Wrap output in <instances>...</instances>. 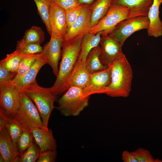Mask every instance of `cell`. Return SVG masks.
Returning a JSON list of instances; mask_svg holds the SVG:
<instances>
[{"label":"cell","instance_id":"cell-38","mask_svg":"<svg viewBox=\"0 0 162 162\" xmlns=\"http://www.w3.org/2000/svg\"><path fill=\"white\" fill-rule=\"evenodd\" d=\"M96 0H80L81 4L92 5Z\"/></svg>","mask_w":162,"mask_h":162},{"label":"cell","instance_id":"cell-25","mask_svg":"<svg viewBox=\"0 0 162 162\" xmlns=\"http://www.w3.org/2000/svg\"><path fill=\"white\" fill-rule=\"evenodd\" d=\"M40 53L25 55L21 62L16 74L11 82H15L24 76L31 68Z\"/></svg>","mask_w":162,"mask_h":162},{"label":"cell","instance_id":"cell-17","mask_svg":"<svg viewBox=\"0 0 162 162\" xmlns=\"http://www.w3.org/2000/svg\"><path fill=\"white\" fill-rule=\"evenodd\" d=\"M0 153L4 162H17L20 157L5 128L0 131Z\"/></svg>","mask_w":162,"mask_h":162},{"label":"cell","instance_id":"cell-5","mask_svg":"<svg viewBox=\"0 0 162 162\" xmlns=\"http://www.w3.org/2000/svg\"><path fill=\"white\" fill-rule=\"evenodd\" d=\"M24 129L39 128L48 129L44 125L36 105L24 92L20 94V106L14 117Z\"/></svg>","mask_w":162,"mask_h":162},{"label":"cell","instance_id":"cell-11","mask_svg":"<svg viewBox=\"0 0 162 162\" xmlns=\"http://www.w3.org/2000/svg\"><path fill=\"white\" fill-rule=\"evenodd\" d=\"M111 80V66L90 74L89 80L87 86L83 89L87 96L94 94H103L105 88L110 84Z\"/></svg>","mask_w":162,"mask_h":162},{"label":"cell","instance_id":"cell-28","mask_svg":"<svg viewBox=\"0 0 162 162\" xmlns=\"http://www.w3.org/2000/svg\"><path fill=\"white\" fill-rule=\"evenodd\" d=\"M16 49L24 55H31L41 53L43 47L40 44L26 42L22 38L17 41Z\"/></svg>","mask_w":162,"mask_h":162},{"label":"cell","instance_id":"cell-4","mask_svg":"<svg viewBox=\"0 0 162 162\" xmlns=\"http://www.w3.org/2000/svg\"><path fill=\"white\" fill-rule=\"evenodd\" d=\"M89 97L85 95L83 89L71 87L58 100L56 108L64 116H78L88 106Z\"/></svg>","mask_w":162,"mask_h":162},{"label":"cell","instance_id":"cell-2","mask_svg":"<svg viewBox=\"0 0 162 162\" xmlns=\"http://www.w3.org/2000/svg\"><path fill=\"white\" fill-rule=\"evenodd\" d=\"M82 37L62 46V59L58 74L53 85L48 88L51 92L56 97L66 92L68 80L80 53Z\"/></svg>","mask_w":162,"mask_h":162},{"label":"cell","instance_id":"cell-18","mask_svg":"<svg viewBox=\"0 0 162 162\" xmlns=\"http://www.w3.org/2000/svg\"><path fill=\"white\" fill-rule=\"evenodd\" d=\"M34 140L39 146L40 152L49 150H56L57 145L52 130L39 128L30 129Z\"/></svg>","mask_w":162,"mask_h":162},{"label":"cell","instance_id":"cell-26","mask_svg":"<svg viewBox=\"0 0 162 162\" xmlns=\"http://www.w3.org/2000/svg\"><path fill=\"white\" fill-rule=\"evenodd\" d=\"M5 128L13 143L16 147L17 142L21 135L23 128L14 117H9L7 119Z\"/></svg>","mask_w":162,"mask_h":162},{"label":"cell","instance_id":"cell-7","mask_svg":"<svg viewBox=\"0 0 162 162\" xmlns=\"http://www.w3.org/2000/svg\"><path fill=\"white\" fill-rule=\"evenodd\" d=\"M149 21L148 16L128 18L121 21L108 34L122 46L127 39L136 32L147 29Z\"/></svg>","mask_w":162,"mask_h":162},{"label":"cell","instance_id":"cell-16","mask_svg":"<svg viewBox=\"0 0 162 162\" xmlns=\"http://www.w3.org/2000/svg\"><path fill=\"white\" fill-rule=\"evenodd\" d=\"M153 0H113L112 4L127 7L129 18L148 16Z\"/></svg>","mask_w":162,"mask_h":162},{"label":"cell","instance_id":"cell-30","mask_svg":"<svg viewBox=\"0 0 162 162\" xmlns=\"http://www.w3.org/2000/svg\"><path fill=\"white\" fill-rule=\"evenodd\" d=\"M34 138L31 131L23 129L21 135L17 144L16 148L20 156L22 154L34 141Z\"/></svg>","mask_w":162,"mask_h":162},{"label":"cell","instance_id":"cell-3","mask_svg":"<svg viewBox=\"0 0 162 162\" xmlns=\"http://www.w3.org/2000/svg\"><path fill=\"white\" fill-rule=\"evenodd\" d=\"M22 92H24L34 103L44 125L48 129L49 119L55 108L54 104L56 97L51 92L48 88L40 86L36 81L26 87Z\"/></svg>","mask_w":162,"mask_h":162},{"label":"cell","instance_id":"cell-14","mask_svg":"<svg viewBox=\"0 0 162 162\" xmlns=\"http://www.w3.org/2000/svg\"><path fill=\"white\" fill-rule=\"evenodd\" d=\"M47 64V56L43 50L31 68L22 77L14 82H10L21 92L26 87L34 82L40 69Z\"/></svg>","mask_w":162,"mask_h":162},{"label":"cell","instance_id":"cell-35","mask_svg":"<svg viewBox=\"0 0 162 162\" xmlns=\"http://www.w3.org/2000/svg\"><path fill=\"white\" fill-rule=\"evenodd\" d=\"M53 2L65 10L76 7L80 4V0H52Z\"/></svg>","mask_w":162,"mask_h":162},{"label":"cell","instance_id":"cell-31","mask_svg":"<svg viewBox=\"0 0 162 162\" xmlns=\"http://www.w3.org/2000/svg\"><path fill=\"white\" fill-rule=\"evenodd\" d=\"M138 162H161L162 160L154 158L147 149L139 148L132 152Z\"/></svg>","mask_w":162,"mask_h":162},{"label":"cell","instance_id":"cell-36","mask_svg":"<svg viewBox=\"0 0 162 162\" xmlns=\"http://www.w3.org/2000/svg\"><path fill=\"white\" fill-rule=\"evenodd\" d=\"M122 158L124 162H138L132 152H130L127 150L122 152Z\"/></svg>","mask_w":162,"mask_h":162},{"label":"cell","instance_id":"cell-12","mask_svg":"<svg viewBox=\"0 0 162 162\" xmlns=\"http://www.w3.org/2000/svg\"><path fill=\"white\" fill-rule=\"evenodd\" d=\"M50 37L59 38L63 41L68 30L65 10L53 2L50 12Z\"/></svg>","mask_w":162,"mask_h":162},{"label":"cell","instance_id":"cell-8","mask_svg":"<svg viewBox=\"0 0 162 162\" xmlns=\"http://www.w3.org/2000/svg\"><path fill=\"white\" fill-rule=\"evenodd\" d=\"M91 5L84 4L83 9L75 22L67 31L62 46L82 37L91 28Z\"/></svg>","mask_w":162,"mask_h":162},{"label":"cell","instance_id":"cell-23","mask_svg":"<svg viewBox=\"0 0 162 162\" xmlns=\"http://www.w3.org/2000/svg\"><path fill=\"white\" fill-rule=\"evenodd\" d=\"M24 54L16 49L11 53L8 54L0 62V65L14 73L18 70Z\"/></svg>","mask_w":162,"mask_h":162},{"label":"cell","instance_id":"cell-21","mask_svg":"<svg viewBox=\"0 0 162 162\" xmlns=\"http://www.w3.org/2000/svg\"><path fill=\"white\" fill-rule=\"evenodd\" d=\"M113 0H96L92 5L91 28L95 26L106 14Z\"/></svg>","mask_w":162,"mask_h":162},{"label":"cell","instance_id":"cell-24","mask_svg":"<svg viewBox=\"0 0 162 162\" xmlns=\"http://www.w3.org/2000/svg\"><path fill=\"white\" fill-rule=\"evenodd\" d=\"M37 7L38 13L45 24L48 33L51 35L50 15L52 0H33Z\"/></svg>","mask_w":162,"mask_h":162},{"label":"cell","instance_id":"cell-34","mask_svg":"<svg viewBox=\"0 0 162 162\" xmlns=\"http://www.w3.org/2000/svg\"><path fill=\"white\" fill-rule=\"evenodd\" d=\"M57 152L56 150H49L40 152L37 162H54L56 160Z\"/></svg>","mask_w":162,"mask_h":162},{"label":"cell","instance_id":"cell-13","mask_svg":"<svg viewBox=\"0 0 162 162\" xmlns=\"http://www.w3.org/2000/svg\"><path fill=\"white\" fill-rule=\"evenodd\" d=\"M63 40L59 38L51 37L50 41L43 47V51L47 58V64L52 68L54 74H58V62L60 59Z\"/></svg>","mask_w":162,"mask_h":162},{"label":"cell","instance_id":"cell-29","mask_svg":"<svg viewBox=\"0 0 162 162\" xmlns=\"http://www.w3.org/2000/svg\"><path fill=\"white\" fill-rule=\"evenodd\" d=\"M40 152V148L34 141L19 157L17 162H35L38 159Z\"/></svg>","mask_w":162,"mask_h":162},{"label":"cell","instance_id":"cell-15","mask_svg":"<svg viewBox=\"0 0 162 162\" xmlns=\"http://www.w3.org/2000/svg\"><path fill=\"white\" fill-rule=\"evenodd\" d=\"M90 76L85 62L77 60L68 80L66 91L71 87L83 89L88 83Z\"/></svg>","mask_w":162,"mask_h":162},{"label":"cell","instance_id":"cell-9","mask_svg":"<svg viewBox=\"0 0 162 162\" xmlns=\"http://www.w3.org/2000/svg\"><path fill=\"white\" fill-rule=\"evenodd\" d=\"M99 45L100 60L102 64L107 67L111 65L123 53L122 46L108 34H102Z\"/></svg>","mask_w":162,"mask_h":162},{"label":"cell","instance_id":"cell-10","mask_svg":"<svg viewBox=\"0 0 162 162\" xmlns=\"http://www.w3.org/2000/svg\"><path fill=\"white\" fill-rule=\"evenodd\" d=\"M20 93L11 83L0 90V107L9 117H14L19 108Z\"/></svg>","mask_w":162,"mask_h":162},{"label":"cell","instance_id":"cell-20","mask_svg":"<svg viewBox=\"0 0 162 162\" xmlns=\"http://www.w3.org/2000/svg\"><path fill=\"white\" fill-rule=\"evenodd\" d=\"M103 31L93 34L89 32L82 37L80 53L78 60L85 62L86 57L90 51L99 45Z\"/></svg>","mask_w":162,"mask_h":162},{"label":"cell","instance_id":"cell-19","mask_svg":"<svg viewBox=\"0 0 162 162\" xmlns=\"http://www.w3.org/2000/svg\"><path fill=\"white\" fill-rule=\"evenodd\" d=\"M162 0H153L148 16L149 23L147 29L149 36L157 38L162 35V22L159 17V8Z\"/></svg>","mask_w":162,"mask_h":162},{"label":"cell","instance_id":"cell-27","mask_svg":"<svg viewBox=\"0 0 162 162\" xmlns=\"http://www.w3.org/2000/svg\"><path fill=\"white\" fill-rule=\"evenodd\" d=\"M22 38L26 42L40 44L45 40V34L40 27L33 26L25 31Z\"/></svg>","mask_w":162,"mask_h":162},{"label":"cell","instance_id":"cell-39","mask_svg":"<svg viewBox=\"0 0 162 162\" xmlns=\"http://www.w3.org/2000/svg\"><path fill=\"white\" fill-rule=\"evenodd\" d=\"M0 162H4V159L2 155L0 154Z\"/></svg>","mask_w":162,"mask_h":162},{"label":"cell","instance_id":"cell-37","mask_svg":"<svg viewBox=\"0 0 162 162\" xmlns=\"http://www.w3.org/2000/svg\"><path fill=\"white\" fill-rule=\"evenodd\" d=\"M9 116L1 107L0 108V131L5 127L7 119Z\"/></svg>","mask_w":162,"mask_h":162},{"label":"cell","instance_id":"cell-33","mask_svg":"<svg viewBox=\"0 0 162 162\" xmlns=\"http://www.w3.org/2000/svg\"><path fill=\"white\" fill-rule=\"evenodd\" d=\"M16 74L12 72L0 65V90L9 84Z\"/></svg>","mask_w":162,"mask_h":162},{"label":"cell","instance_id":"cell-6","mask_svg":"<svg viewBox=\"0 0 162 162\" xmlns=\"http://www.w3.org/2000/svg\"><path fill=\"white\" fill-rule=\"evenodd\" d=\"M128 18L129 13L127 7L112 4L106 14L95 26L90 28L89 32L95 34L103 31L102 34H107L119 23Z\"/></svg>","mask_w":162,"mask_h":162},{"label":"cell","instance_id":"cell-22","mask_svg":"<svg viewBox=\"0 0 162 162\" xmlns=\"http://www.w3.org/2000/svg\"><path fill=\"white\" fill-rule=\"evenodd\" d=\"M100 45L92 49L87 55L85 61L86 68L90 74L104 70L108 67L103 64L100 59Z\"/></svg>","mask_w":162,"mask_h":162},{"label":"cell","instance_id":"cell-32","mask_svg":"<svg viewBox=\"0 0 162 162\" xmlns=\"http://www.w3.org/2000/svg\"><path fill=\"white\" fill-rule=\"evenodd\" d=\"M84 4H81L75 8L65 10L68 30L75 22L80 14L83 9Z\"/></svg>","mask_w":162,"mask_h":162},{"label":"cell","instance_id":"cell-1","mask_svg":"<svg viewBox=\"0 0 162 162\" xmlns=\"http://www.w3.org/2000/svg\"><path fill=\"white\" fill-rule=\"evenodd\" d=\"M111 80L103 94L112 97L126 98L131 91L133 72L131 66L123 53L110 65Z\"/></svg>","mask_w":162,"mask_h":162}]
</instances>
